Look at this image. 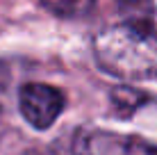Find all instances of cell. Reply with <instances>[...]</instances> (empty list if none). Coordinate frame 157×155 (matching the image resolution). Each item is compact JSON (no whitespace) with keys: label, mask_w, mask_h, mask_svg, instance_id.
Listing matches in <instances>:
<instances>
[{"label":"cell","mask_w":157,"mask_h":155,"mask_svg":"<svg viewBox=\"0 0 157 155\" xmlns=\"http://www.w3.org/2000/svg\"><path fill=\"white\" fill-rule=\"evenodd\" d=\"M123 23L130 25H155V5L153 0H116Z\"/></svg>","instance_id":"277c9868"},{"label":"cell","mask_w":157,"mask_h":155,"mask_svg":"<svg viewBox=\"0 0 157 155\" xmlns=\"http://www.w3.org/2000/svg\"><path fill=\"white\" fill-rule=\"evenodd\" d=\"M73 155H155V151L139 137L100 128H80L73 139Z\"/></svg>","instance_id":"7a4b0ae2"},{"label":"cell","mask_w":157,"mask_h":155,"mask_svg":"<svg viewBox=\"0 0 157 155\" xmlns=\"http://www.w3.org/2000/svg\"><path fill=\"white\" fill-rule=\"evenodd\" d=\"M23 155H52V153L43 151V148H32V151H28V153H23Z\"/></svg>","instance_id":"8992f818"},{"label":"cell","mask_w":157,"mask_h":155,"mask_svg":"<svg viewBox=\"0 0 157 155\" xmlns=\"http://www.w3.org/2000/svg\"><path fill=\"white\" fill-rule=\"evenodd\" d=\"M18 103H21V114L28 119V123H32L39 130H46L57 121L66 100L59 89L50 87V84L32 82L21 89Z\"/></svg>","instance_id":"3957f363"},{"label":"cell","mask_w":157,"mask_h":155,"mask_svg":"<svg viewBox=\"0 0 157 155\" xmlns=\"http://www.w3.org/2000/svg\"><path fill=\"white\" fill-rule=\"evenodd\" d=\"M41 5L59 18H80L91 12L94 0H41Z\"/></svg>","instance_id":"5b68a950"},{"label":"cell","mask_w":157,"mask_h":155,"mask_svg":"<svg viewBox=\"0 0 157 155\" xmlns=\"http://www.w3.org/2000/svg\"><path fill=\"white\" fill-rule=\"evenodd\" d=\"M94 55L116 78L141 80L157 76V30L155 25H109L96 34Z\"/></svg>","instance_id":"6da1fadb"}]
</instances>
